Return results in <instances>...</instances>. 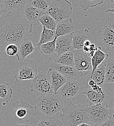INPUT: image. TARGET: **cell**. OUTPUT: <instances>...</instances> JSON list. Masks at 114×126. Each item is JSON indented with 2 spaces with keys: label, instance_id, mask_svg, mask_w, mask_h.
<instances>
[{
  "label": "cell",
  "instance_id": "obj_1",
  "mask_svg": "<svg viewBox=\"0 0 114 126\" xmlns=\"http://www.w3.org/2000/svg\"><path fill=\"white\" fill-rule=\"evenodd\" d=\"M0 42L2 46L14 44L19 46L27 40L33 25L20 12L0 14Z\"/></svg>",
  "mask_w": 114,
  "mask_h": 126
},
{
  "label": "cell",
  "instance_id": "obj_2",
  "mask_svg": "<svg viewBox=\"0 0 114 126\" xmlns=\"http://www.w3.org/2000/svg\"><path fill=\"white\" fill-rule=\"evenodd\" d=\"M89 103L76 105L70 102L62 109L60 120L63 126H77L89 121L87 109Z\"/></svg>",
  "mask_w": 114,
  "mask_h": 126
},
{
  "label": "cell",
  "instance_id": "obj_3",
  "mask_svg": "<svg viewBox=\"0 0 114 126\" xmlns=\"http://www.w3.org/2000/svg\"><path fill=\"white\" fill-rule=\"evenodd\" d=\"M34 103L37 110L50 117L62 111L64 107L63 98L57 93L39 96Z\"/></svg>",
  "mask_w": 114,
  "mask_h": 126
},
{
  "label": "cell",
  "instance_id": "obj_4",
  "mask_svg": "<svg viewBox=\"0 0 114 126\" xmlns=\"http://www.w3.org/2000/svg\"><path fill=\"white\" fill-rule=\"evenodd\" d=\"M71 3L67 0H56L52 2L47 12L57 22L70 18L72 14Z\"/></svg>",
  "mask_w": 114,
  "mask_h": 126
},
{
  "label": "cell",
  "instance_id": "obj_5",
  "mask_svg": "<svg viewBox=\"0 0 114 126\" xmlns=\"http://www.w3.org/2000/svg\"><path fill=\"white\" fill-rule=\"evenodd\" d=\"M89 121L95 125L100 124L114 115L112 110L108 109L107 102L100 104L91 105L87 109Z\"/></svg>",
  "mask_w": 114,
  "mask_h": 126
},
{
  "label": "cell",
  "instance_id": "obj_6",
  "mask_svg": "<svg viewBox=\"0 0 114 126\" xmlns=\"http://www.w3.org/2000/svg\"><path fill=\"white\" fill-rule=\"evenodd\" d=\"M12 115L16 122H24L36 114L37 110L28 102L22 99L17 100L12 105Z\"/></svg>",
  "mask_w": 114,
  "mask_h": 126
},
{
  "label": "cell",
  "instance_id": "obj_7",
  "mask_svg": "<svg viewBox=\"0 0 114 126\" xmlns=\"http://www.w3.org/2000/svg\"><path fill=\"white\" fill-rule=\"evenodd\" d=\"M31 91L38 96L54 93L47 73L40 72L33 79Z\"/></svg>",
  "mask_w": 114,
  "mask_h": 126
},
{
  "label": "cell",
  "instance_id": "obj_8",
  "mask_svg": "<svg viewBox=\"0 0 114 126\" xmlns=\"http://www.w3.org/2000/svg\"><path fill=\"white\" fill-rule=\"evenodd\" d=\"M37 65L36 63L30 59L20 62L18 72L15 76L17 82L33 79L37 75Z\"/></svg>",
  "mask_w": 114,
  "mask_h": 126
},
{
  "label": "cell",
  "instance_id": "obj_9",
  "mask_svg": "<svg viewBox=\"0 0 114 126\" xmlns=\"http://www.w3.org/2000/svg\"><path fill=\"white\" fill-rule=\"evenodd\" d=\"M49 69L58 71L61 74L67 81H77L84 76V74L75 67L64 65L57 63H51L49 66Z\"/></svg>",
  "mask_w": 114,
  "mask_h": 126
},
{
  "label": "cell",
  "instance_id": "obj_10",
  "mask_svg": "<svg viewBox=\"0 0 114 126\" xmlns=\"http://www.w3.org/2000/svg\"><path fill=\"white\" fill-rule=\"evenodd\" d=\"M75 67L81 72L92 70L91 58L88 53L84 52L82 48L74 51Z\"/></svg>",
  "mask_w": 114,
  "mask_h": 126
},
{
  "label": "cell",
  "instance_id": "obj_11",
  "mask_svg": "<svg viewBox=\"0 0 114 126\" xmlns=\"http://www.w3.org/2000/svg\"><path fill=\"white\" fill-rule=\"evenodd\" d=\"M98 35L101 43L108 50L114 49V25L105 26L98 31Z\"/></svg>",
  "mask_w": 114,
  "mask_h": 126
},
{
  "label": "cell",
  "instance_id": "obj_12",
  "mask_svg": "<svg viewBox=\"0 0 114 126\" xmlns=\"http://www.w3.org/2000/svg\"><path fill=\"white\" fill-rule=\"evenodd\" d=\"M81 86L77 81H67L57 92L63 99H70L80 93Z\"/></svg>",
  "mask_w": 114,
  "mask_h": 126
},
{
  "label": "cell",
  "instance_id": "obj_13",
  "mask_svg": "<svg viewBox=\"0 0 114 126\" xmlns=\"http://www.w3.org/2000/svg\"><path fill=\"white\" fill-rule=\"evenodd\" d=\"M80 93L86 96L88 103L91 105L100 104L106 102L110 95L109 92L104 90L102 92H98L93 90L91 88L86 86L84 91Z\"/></svg>",
  "mask_w": 114,
  "mask_h": 126
},
{
  "label": "cell",
  "instance_id": "obj_14",
  "mask_svg": "<svg viewBox=\"0 0 114 126\" xmlns=\"http://www.w3.org/2000/svg\"><path fill=\"white\" fill-rule=\"evenodd\" d=\"M56 46L57 56L67 51H74L72 33L58 37L56 39Z\"/></svg>",
  "mask_w": 114,
  "mask_h": 126
},
{
  "label": "cell",
  "instance_id": "obj_15",
  "mask_svg": "<svg viewBox=\"0 0 114 126\" xmlns=\"http://www.w3.org/2000/svg\"><path fill=\"white\" fill-rule=\"evenodd\" d=\"M73 46L74 50L82 49L86 40L91 41L92 38L89 29L79 30L72 33Z\"/></svg>",
  "mask_w": 114,
  "mask_h": 126
},
{
  "label": "cell",
  "instance_id": "obj_16",
  "mask_svg": "<svg viewBox=\"0 0 114 126\" xmlns=\"http://www.w3.org/2000/svg\"><path fill=\"white\" fill-rule=\"evenodd\" d=\"M21 13L33 26H36L39 24V18L44 14L38 9L29 5L28 2Z\"/></svg>",
  "mask_w": 114,
  "mask_h": 126
},
{
  "label": "cell",
  "instance_id": "obj_17",
  "mask_svg": "<svg viewBox=\"0 0 114 126\" xmlns=\"http://www.w3.org/2000/svg\"><path fill=\"white\" fill-rule=\"evenodd\" d=\"M26 0H0V8L9 12H20L26 6Z\"/></svg>",
  "mask_w": 114,
  "mask_h": 126
},
{
  "label": "cell",
  "instance_id": "obj_18",
  "mask_svg": "<svg viewBox=\"0 0 114 126\" xmlns=\"http://www.w3.org/2000/svg\"><path fill=\"white\" fill-rule=\"evenodd\" d=\"M74 25L70 17L58 22L55 30V37L71 34L74 32Z\"/></svg>",
  "mask_w": 114,
  "mask_h": 126
},
{
  "label": "cell",
  "instance_id": "obj_19",
  "mask_svg": "<svg viewBox=\"0 0 114 126\" xmlns=\"http://www.w3.org/2000/svg\"><path fill=\"white\" fill-rule=\"evenodd\" d=\"M47 75L54 93H56L58 90L67 81V80L61 74L54 70L49 69Z\"/></svg>",
  "mask_w": 114,
  "mask_h": 126
},
{
  "label": "cell",
  "instance_id": "obj_20",
  "mask_svg": "<svg viewBox=\"0 0 114 126\" xmlns=\"http://www.w3.org/2000/svg\"><path fill=\"white\" fill-rule=\"evenodd\" d=\"M35 49L33 43L31 41L27 40L24 41L19 46L18 51L16 55L17 60L21 62L25 60V58L32 54Z\"/></svg>",
  "mask_w": 114,
  "mask_h": 126
},
{
  "label": "cell",
  "instance_id": "obj_21",
  "mask_svg": "<svg viewBox=\"0 0 114 126\" xmlns=\"http://www.w3.org/2000/svg\"><path fill=\"white\" fill-rule=\"evenodd\" d=\"M90 79H93L95 83L100 87H103L106 83V67L103 64L98 68L93 73H91Z\"/></svg>",
  "mask_w": 114,
  "mask_h": 126
},
{
  "label": "cell",
  "instance_id": "obj_22",
  "mask_svg": "<svg viewBox=\"0 0 114 126\" xmlns=\"http://www.w3.org/2000/svg\"><path fill=\"white\" fill-rule=\"evenodd\" d=\"M98 48L94 55L91 58V63L92 65V70L91 73H93L97 68L98 66L101 63H104L109 59V55L103 52L101 50V47L100 46L97 47Z\"/></svg>",
  "mask_w": 114,
  "mask_h": 126
},
{
  "label": "cell",
  "instance_id": "obj_23",
  "mask_svg": "<svg viewBox=\"0 0 114 126\" xmlns=\"http://www.w3.org/2000/svg\"><path fill=\"white\" fill-rule=\"evenodd\" d=\"M53 62L64 65L75 67L74 51H67L59 56H57L54 58Z\"/></svg>",
  "mask_w": 114,
  "mask_h": 126
},
{
  "label": "cell",
  "instance_id": "obj_24",
  "mask_svg": "<svg viewBox=\"0 0 114 126\" xmlns=\"http://www.w3.org/2000/svg\"><path fill=\"white\" fill-rule=\"evenodd\" d=\"M55 38V31L49 30L43 27V30L40 37V40L36 44V46L39 49L42 45L52 41Z\"/></svg>",
  "mask_w": 114,
  "mask_h": 126
},
{
  "label": "cell",
  "instance_id": "obj_25",
  "mask_svg": "<svg viewBox=\"0 0 114 126\" xmlns=\"http://www.w3.org/2000/svg\"><path fill=\"white\" fill-rule=\"evenodd\" d=\"M39 21L42 25L43 27L49 30L55 31L57 26V22L48 14H44L39 18Z\"/></svg>",
  "mask_w": 114,
  "mask_h": 126
},
{
  "label": "cell",
  "instance_id": "obj_26",
  "mask_svg": "<svg viewBox=\"0 0 114 126\" xmlns=\"http://www.w3.org/2000/svg\"><path fill=\"white\" fill-rule=\"evenodd\" d=\"M52 2V0H29L27 2L45 14L47 13Z\"/></svg>",
  "mask_w": 114,
  "mask_h": 126
},
{
  "label": "cell",
  "instance_id": "obj_27",
  "mask_svg": "<svg viewBox=\"0 0 114 126\" xmlns=\"http://www.w3.org/2000/svg\"><path fill=\"white\" fill-rule=\"evenodd\" d=\"M13 90L10 84L5 82H2L0 85V97L4 100L6 103H8L12 96Z\"/></svg>",
  "mask_w": 114,
  "mask_h": 126
},
{
  "label": "cell",
  "instance_id": "obj_28",
  "mask_svg": "<svg viewBox=\"0 0 114 126\" xmlns=\"http://www.w3.org/2000/svg\"><path fill=\"white\" fill-rule=\"evenodd\" d=\"M56 39L57 37H55L52 41L42 45L38 49L41 53L44 56H48L56 52Z\"/></svg>",
  "mask_w": 114,
  "mask_h": 126
},
{
  "label": "cell",
  "instance_id": "obj_29",
  "mask_svg": "<svg viewBox=\"0 0 114 126\" xmlns=\"http://www.w3.org/2000/svg\"><path fill=\"white\" fill-rule=\"evenodd\" d=\"M106 67V83H114V60L109 58L103 63Z\"/></svg>",
  "mask_w": 114,
  "mask_h": 126
},
{
  "label": "cell",
  "instance_id": "obj_30",
  "mask_svg": "<svg viewBox=\"0 0 114 126\" xmlns=\"http://www.w3.org/2000/svg\"><path fill=\"white\" fill-rule=\"evenodd\" d=\"M104 0H80L78 6L83 11H87L89 8L96 7L103 3Z\"/></svg>",
  "mask_w": 114,
  "mask_h": 126
},
{
  "label": "cell",
  "instance_id": "obj_31",
  "mask_svg": "<svg viewBox=\"0 0 114 126\" xmlns=\"http://www.w3.org/2000/svg\"><path fill=\"white\" fill-rule=\"evenodd\" d=\"M36 126H63V125L59 119L44 115Z\"/></svg>",
  "mask_w": 114,
  "mask_h": 126
},
{
  "label": "cell",
  "instance_id": "obj_32",
  "mask_svg": "<svg viewBox=\"0 0 114 126\" xmlns=\"http://www.w3.org/2000/svg\"><path fill=\"white\" fill-rule=\"evenodd\" d=\"M18 46L16 44H11L7 45L6 47L5 51L6 54L10 56L16 55L18 51Z\"/></svg>",
  "mask_w": 114,
  "mask_h": 126
},
{
  "label": "cell",
  "instance_id": "obj_33",
  "mask_svg": "<svg viewBox=\"0 0 114 126\" xmlns=\"http://www.w3.org/2000/svg\"><path fill=\"white\" fill-rule=\"evenodd\" d=\"M94 126H114V116L110 118L105 122L99 124V125H95Z\"/></svg>",
  "mask_w": 114,
  "mask_h": 126
},
{
  "label": "cell",
  "instance_id": "obj_34",
  "mask_svg": "<svg viewBox=\"0 0 114 126\" xmlns=\"http://www.w3.org/2000/svg\"><path fill=\"white\" fill-rule=\"evenodd\" d=\"M14 126H35L32 122H30L29 121L24 122L22 124H17L15 123Z\"/></svg>",
  "mask_w": 114,
  "mask_h": 126
},
{
  "label": "cell",
  "instance_id": "obj_35",
  "mask_svg": "<svg viewBox=\"0 0 114 126\" xmlns=\"http://www.w3.org/2000/svg\"><path fill=\"white\" fill-rule=\"evenodd\" d=\"M91 88L93 90L96 91V92H102L103 91V89H102V88L101 87H100V86L98 85V84H97L94 85Z\"/></svg>",
  "mask_w": 114,
  "mask_h": 126
},
{
  "label": "cell",
  "instance_id": "obj_36",
  "mask_svg": "<svg viewBox=\"0 0 114 126\" xmlns=\"http://www.w3.org/2000/svg\"><path fill=\"white\" fill-rule=\"evenodd\" d=\"M107 3L113 8H114V0H106Z\"/></svg>",
  "mask_w": 114,
  "mask_h": 126
},
{
  "label": "cell",
  "instance_id": "obj_37",
  "mask_svg": "<svg viewBox=\"0 0 114 126\" xmlns=\"http://www.w3.org/2000/svg\"><path fill=\"white\" fill-rule=\"evenodd\" d=\"M82 49L84 51V52H85L86 53H88L90 51V48L88 46H84L82 47Z\"/></svg>",
  "mask_w": 114,
  "mask_h": 126
},
{
  "label": "cell",
  "instance_id": "obj_38",
  "mask_svg": "<svg viewBox=\"0 0 114 126\" xmlns=\"http://www.w3.org/2000/svg\"><path fill=\"white\" fill-rule=\"evenodd\" d=\"M91 41L90 40H86L85 43H84V46H88L89 47L90 45H91Z\"/></svg>",
  "mask_w": 114,
  "mask_h": 126
},
{
  "label": "cell",
  "instance_id": "obj_39",
  "mask_svg": "<svg viewBox=\"0 0 114 126\" xmlns=\"http://www.w3.org/2000/svg\"><path fill=\"white\" fill-rule=\"evenodd\" d=\"M77 126H94V125H89L86 123H81Z\"/></svg>",
  "mask_w": 114,
  "mask_h": 126
},
{
  "label": "cell",
  "instance_id": "obj_40",
  "mask_svg": "<svg viewBox=\"0 0 114 126\" xmlns=\"http://www.w3.org/2000/svg\"><path fill=\"white\" fill-rule=\"evenodd\" d=\"M106 13H113L114 14V8H112L111 9H108L106 11Z\"/></svg>",
  "mask_w": 114,
  "mask_h": 126
},
{
  "label": "cell",
  "instance_id": "obj_41",
  "mask_svg": "<svg viewBox=\"0 0 114 126\" xmlns=\"http://www.w3.org/2000/svg\"></svg>",
  "mask_w": 114,
  "mask_h": 126
}]
</instances>
